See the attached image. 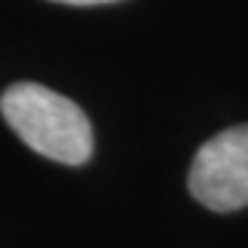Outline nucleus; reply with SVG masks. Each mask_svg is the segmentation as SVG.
<instances>
[{
	"label": "nucleus",
	"instance_id": "obj_1",
	"mask_svg": "<svg viewBox=\"0 0 248 248\" xmlns=\"http://www.w3.org/2000/svg\"><path fill=\"white\" fill-rule=\"evenodd\" d=\"M0 113L42 157L63 166H80L91 157L94 133L89 116L58 91L39 83H14L0 97Z\"/></svg>",
	"mask_w": 248,
	"mask_h": 248
},
{
	"label": "nucleus",
	"instance_id": "obj_2",
	"mask_svg": "<svg viewBox=\"0 0 248 248\" xmlns=\"http://www.w3.org/2000/svg\"><path fill=\"white\" fill-rule=\"evenodd\" d=\"M187 187L196 202L215 213L248 207V124L213 135L196 152Z\"/></svg>",
	"mask_w": 248,
	"mask_h": 248
},
{
	"label": "nucleus",
	"instance_id": "obj_3",
	"mask_svg": "<svg viewBox=\"0 0 248 248\" xmlns=\"http://www.w3.org/2000/svg\"><path fill=\"white\" fill-rule=\"evenodd\" d=\"M53 3H66V6H99V3H116V0H53Z\"/></svg>",
	"mask_w": 248,
	"mask_h": 248
}]
</instances>
